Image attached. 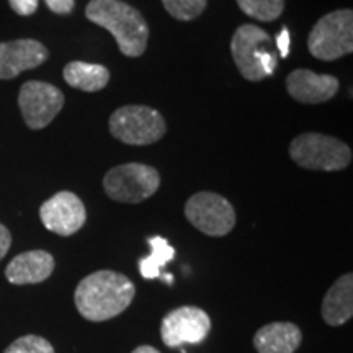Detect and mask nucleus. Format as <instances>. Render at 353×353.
I'll return each mask as SVG.
<instances>
[{"label": "nucleus", "mask_w": 353, "mask_h": 353, "mask_svg": "<svg viewBox=\"0 0 353 353\" xmlns=\"http://www.w3.org/2000/svg\"><path fill=\"white\" fill-rule=\"evenodd\" d=\"M134 294V283L123 273L99 270L81 280L74 301L83 319L103 322L125 312Z\"/></svg>", "instance_id": "obj_1"}, {"label": "nucleus", "mask_w": 353, "mask_h": 353, "mask_svg": "<svg viewBox=\"0 0 353 353\" xmlns=\"http://www.w3.org/2000/svg\"><path fill=\"white\" fill-rule=\"evenodd\" d=\"M88 21L113 34L128 57H139L148 48L149 26L138 8L121 0H90L85 7Z\"/></svg>", "instance_id": "obj_2"}, {"label": "nucleus", "mask_w": 353, "mask_h": 353, "mask_svg": "<svg viewBox=\"0 0 353 353\" xmlns=\"http://www.w3.org/2000/svg\"><path fill=\"white\" fill-rule=\"evenodd\" d=\"M270 46V34L259 26L247 23L236 30L231 41V52L242 77L250 82H260L265 77L273 76L278 56Z\"/></svg>", "instance_id": "obj_3"}, {"label": "nucleus", "mask_w": 353, "mask_h": 353, "mask_svg": "<svg viewBox=\"0 0 353 353\" xmlns=\"http://www.w3.org/2000/svg\"><path fill=\"white\" fill-rule=\"evenodd\" d=\"M290 157L303 169L337 172L350 165L352 149L332 136L304 132L291 141Z\"/></svg>", "instance_id": "obj_4"}, {"label": "nucleus", "mask_w": 353, "mask_h": 353, "mask_svg": "<svg viewBox=\"0 0 353 353\" xmlns=\"http://www.w3.org/2000/svg\"><path fill=\"white\" fill-rule=\"evenodd\" d=\"M307 50L319 61H335L353 51V12H330L317 20L307 37Z\"/></svg>", "instance_id": "obj_5"}, {"label": "nucleus", "mask_w": 353, "mask_h": 353, "mask_svg": "<svg viewBox=\"0 0 353 353\" xmlns=\"http://www.w3.org/2000/svg\"><path fill=\"white\" fill-rule=\"evenodd\" d=\"M165 120L157 110L144 105H125L110 117V132L130 145H149L164 138Z\"/></svg>", "instance_id": "obj_6"}, {"label": "nucleus", "mask_w": 353, "mask_h": 353, "mask_svg": "<svg viewBox=\"0 0 353 353\" xmlns=\"http://www.w3.org/2000/svg\"><path fill=\"white\" fill-rule=\"evenodd\" d=\"M161 185V175L151 165L131 162L113 167L103 179L105 193L114 201L141 203L151 198Z\"/></svg>", "instance_id": "obj_7"}, {"label": "nucleus", "mask_w": 353, "mask_h": 353, "mask_svg": "<svg viewBox=\"0 0 353 353\" xmlns=\"http://www.w3.org/2000/svg\"><path fill=\"white\" fill-rule=\"evenodd\" d=\"M192 226L211 237H223L236 226V211L226 198L213 192H198L185 203Z\"/></svg>", "instance_id": "obj_8"}, {"label": "nucleus", "mask_w": 353, "mask_h": 353, "mask_svg": "<svg viewBox=\"0 0 353 353\" xmlns=\"http://www.w3.org/2000/svg\"><path fill=\"white\" fill-rule=\"evenodd\" d=\"M21 117L30 130H43L64 107V94L48 82H25L19 94Z\"/></svg>", "instance_id": "obj_9"}, {"label": "nucleus", "mask_w": 353, "mask_h": 353, "mask_svg": "<svg viewBox=\"0 0 353 353\" xmlns=\"http://www.w3.org/2000/svg\"><path fill=\"white\" fill-rule=\"evenodd\" d=\"M211 319L196 306H182L170 311L161 324V337L167 347H182L183 343H201L208 337Z\"/></svg>", "instance_id": "obj_10"}, {"label": "nucleus", "mask_w": 353, "mask_h": 353, "mask_svg": "<svg viewBox=\"0 0 353 353\" xmlns=\"http://www.w3.org/2000/svg\"><path fill=\"white\" fill-rule=\"evenodd\" d=\"M39 218L48 231L68 237L81 231L87 221V211L76 193L59 192L43 203Z\"/></svg>", "instance_id": "obj_11"}, {"label": "nucleus", "mask_w": 353, "mask_h": 353, "mask_svg": "<svg viewBox=\"0 0 353 353\" xmlns=\"http://www.w3.org/2000/svg\"><path fill=\"white\" fill-rule=\"evenodd\" d=\"M50 52L37 39H15L0 43V81L17 77L25 70L34 69L48 59Z\"/></svg>", "instance_id": "obj_12"}, {"label": "nucleus", "mask_w": 353, "mask_h": 353, "mask_svg": "<svg viewBox=\"0 0 353 353\" xmlns=\"http://www.w3.org/2000/svg\"><path fill=\"white\" fill-rule=\"evenodd\" d=\"M286 88L291 99L299 103L316 105L334 99L339 92V81L329 74H316L307 69H296L286 77Z\"/></svg>", "instance_id": "obj_13"}, {"label": "nucleus", "mask_w": 353, "mask_h": 353, "mask_svg": "<svg viewBox=\"0 0 353 353\" xmlns=\"http://www.w3.org/2000/svg\"><path fill=\"white\" fill-rule=\"evenodd\" d=\"M54 270V257L46 250H28L17 255L6 268L12 285H34L48 280Z\"/></svg>", "instance_id": "obj_14"}, {"label": "nucleus", "mask_w": 353, "mask_h": 353, "mask_svg": "<svg viewBox=\"0 0 353 353\" xmlns=\"http://www.w3.org/2000/svg\"><path fill=\"white\" fill-rule=\"evenodd\" d=\"M301 342V330L293 322H272L254 335V347L259 353H294Z\"/></svg>", "instance_id": "obj_15"}, {"label": "nucleus", "mask_w": 353, "mask_h": 353, "mask_svg": "<svg viewBox=\"0 0 353 353\" xmlns=\"http://www.w3.org/2000/svg\"><path fill=\"white\" fill-rule=\"evenodd\" d=\"M322 319L332 327L343 325L353 316V275L345 273L334 281L324 301H322Z\"/></svg>", "instance_id": "obj_16"}, {"label": "nucleus", "mask_w": 353, "mask_h": 353, "mask_svg": "<svg viewBox=\"0 0 353 353\" xmlns=\"http://www.w3.org/2000/svg\"><path fill=\"white\" fill-rule=\"evenodd\" d=\"M64 81L82 92L103 90L110 82V70L101 64L72 61L64 68Z\"/></svg>", "instance_id": "obj_17"}, {"label": "nucleus", "mask_w": 353, "mask_h": 353, "mask_svg": "<svg viewBox=\"0 0 353 353\" xmlns=\"http://www.w3.org/2000/svg\"><path fill=\"white\" fill-rule=\"evenodd\" d=\"M151 245V254L139 260V272L145 280L161 278L162 267H165L175 257V249L164 237L156 236L148 241Z\"/></svg>", "instance_id": "obj_18"}, {"label": "nucleus", "mask_w": 353, "mask_h": 353, "mask_svg": "<svg viewBox=\"0 0 353 353\" xmlns=\"http://www.w3.org/2000/svg\"><path fill=\"white\" fill-rule=\"evenodd\" d=\"M245 15L259 21H275L285 10V0H237Z\"/></svg>", "instance_id": "obj_19"}, {"label": "nucleus", "mask_w": 353, "mask_h": 353, "mask_svg": "<svg viewBox=\"0 0 353 353\" xmlns=\"http://www.w3.org/2000/svg\"><path fill=\"white\" fill-rule=\"evenodd\" d=\"M162 6L175 20H195L205 12L208 0H161Z\"/></svg>", "instance_id": "obj_20"}, {"label": "nucleus", "mask_w": 353, "mask_h": 353, "mask_svg": "<svg viewBox=\"0 0 353 353\" xmlns=\"http://www.w3.org/2000/svg\"><path fill=\"white\" fill-rule=\"evenodd\" d=\"M3 353H54V347L39 335H23L10 343Z\"/></svg>", "instance_id": "obj_21"}, {"label": "nucleus", "mask_w": 353, "mask_h": 353, "mask_svg": "<svg viewBox=\"0 0 353 353\" xmlns=\"http://www.w3.org/2000/svg\"><path fill=\"white\" fill-rule=\"evenodd\" d=\"M8 3L12 10L21 17H30L38 10V0H8Z\"/></svg>", "instance_id": "obj_22"}, {"label": "nucleus", "mask_w": 353, "mask_h": 353, "mask_svg": "<svg viewBox=\"0 0 353 353\" xmlns=\"http://www.w3.org/2000/svg\"><path fill=\"white\" fill-rule=\"evenodd\" d=\"M48 8L57 15H69L76 7V0H44Z\"/></svg>", "instance_id": "obj_23"}, {"label": "nucleus", "mask_w": 353, "mask_h": 353, "mask_svg": "<svg viewBox=\"0 0 353 353\" xmlns=\"http://www.w3.org/2000/svg\"><path fill=\"white\" fill-rule=\"evenodd\" d=\"M10 245H12V234L2 223H0V260L6 257L8 249H10Z\"/></svg>", "instance_id": "obj_24"}, {"label": "nucleus", "mask_w": 353, "mask_h": 353, "mask_svg": "<svg viewBox=\"0 0 353 353\" xmlns=\"http://www.w3.org/2000/svg\"><path fill=\"white\" fill-rule=\"evenodd\" d=\"M276 48L278 51H280L281 57H286L290 52V33H288V28H283L278 34V39H276Z\"/></svg>", "instance_id": "obj_25"}, {"label": "nucleus", "mask_w": 353, "mask_h": 353, "mask_svg": "<svg viewBox=\"0 0 353 353\" xmlns=\"http://www.w3.org/2000/svg\"><path fill=\"white\" fill-rule=\"evenodd\" d=\"M131 353H161L157 348H154L151 345H141L138 348H134Z\"/></svg>", "instance_id": "obj_26"}, {"label": "nucleus", "mask_w": 353, "mask_h": 353, "mask_svg": "<svg viewBox=\"0 0 353 353\" xmlns=\"http://www.w3.org/2000/svg\"><path fill=\"white\" fill-rule=\"evenodd\" d=\"M161 278H162V280H165L169 285L172 283V281H174V278H172V275H161Z\"/></svg>", "instance_id": "obj_27"}]
</instances>
